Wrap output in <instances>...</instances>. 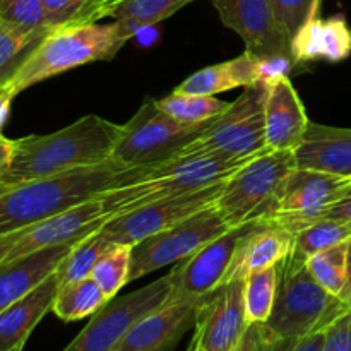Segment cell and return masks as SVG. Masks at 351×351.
Returning a JSON list of instances; mask_svg holds the SVG:
<instances>
[{
	"label": "cell",
	"instance_id": "cell-35",
	"mask_svg": "<svg viewBox=\"0 0 351 351\" xmlns=\"http://www.w3.org/2000/svg\"><path fill=\"white\" fill-rule=\"evenodd\" d=\"M351 55V27L343 14L321 21V60L339 64Z\"/></svg>",
	"mask_w": 351,
	"mask_h": 351
},
{
	"label": "cell",
	"instance_id": "cell-31",
	"mask_svg": "<svg viewBox=\"0 0 351 351\" xmlns=\"http://www.w3.org/2000/svg\"><path fill=\"white\" fill-rule=\"evenodd\" d=\"M45 34L27 33L0 23V88H5Z\"/></svg>",
	"mask_w": 351,
	"mask_h": 351
},
{
	"label": "cell",
	"instance_id": "cell-25",
	"mask_svg": "<svg viewBox=\"0 0 351 351\" xmlns=\"http://www.w3.org/2000/svg\"><path fill=\"white\" fill-rule=\"evenodd\" d=\"M119 0H43L48 31L57 27L95 24L112 17Z\"/></svg>",
	"mask_w": 351,
	"mask_h": 351
},
{
	"label": "cell",
	"instance_id": "cell-3",
	"mask_svg": "<svg viewBox=\"0 0 351 351\" xmlns=\"http://www.w3.org/2000/svg\"><path fill=\"white\" fill-rule=\"evenodd\" d=\"M132 38V27L120 21L50 29L27 55L5 88L17 96L38 82L81 65L112 60Z\"/></svg>",
	"mask_w": 351,
	"mask_h": 351
},
{
	"label": "cell",
	"instance_id": "cell-32",
	"mask_svg": "<svg viewBox=\"0 0 351 351\" xmlns=\"http://www.w3.org/2000/svg\"><path fill=\"white\" fill-rule=\"evenodd\" d=\"M130 261L132 245H112L95 264L91 278L112 300L119 291L130 283Z\"/></svg>",
	"mask_w": 351,
	"mask_h": 351
},
{
	"label": "cell",
	"instance_id": "cell-5",
	"mask_svg": "<svg viewBox=\"0 0 351 351\" xmlns=\"http://www.w3.org/2000/svg\"><path fill=\"white\" fill-rule=\"evenodd\" d=\"M348 305L328 293L312 278L305 266V257L291 252L281 263L280 288L276 304L263 328L264 338H300L326 331Z\"/></svg>",
	"mask_w": 351,
	"mask_h": 351
},
{
	"label": "cell",
	"instance_id": "cell-19",
	"mask_svg": "<svg viewBox=\"0 0 351 351\" xmlns=\"http://www.w3.org/2000/svg\"><path fill=\"white\" fill-rule=\"evenodd\" d=\"M295 247V235L273 219H259L250 226L232 261L226 281L245 278L254 271L283 263Z\"/></svg>",
	"mask_w": 351,
	"mask_h": 351
},
{
	"label": "cell",
	"instance_id": "cell-26",
	"mask_svg": "<svg viewBox=\"0 0 351 351\" xmlns=\"http://www.w3.org/2000/svg\"><path fill=\"white\" fill-rule=\"evenodd\" d=\"M281 264L254 271L243 278V305L249 324H264L276 304Z\"/></svg>",
	"mask_w": 351,
	"mask_h": 351
},
{
	"label": "cell",
	"instance_id": "cell-14",
	"mask_svg": "<svg viewBox=\"0 0 351 351\" xmlns=\"http://www.w3.org/2000/svg\"><path fill=\"white\" fill-rule=\"evenodd\" d=\"M351 189V177L295 168L285 182L273 221L297 235L305 226L326 218L335 202Z\"/></svg>",
	"mask_w": 351,
	"mask_h": 351
},
{
	"label": "cell",
	"instance_id": "cell-2",
	"mask_svg": "<svg viewBox=\"0 0 351 351\" xmlns=\"http://www.w3.org/2000/svg\"><path fill=\"white\" fill-rule=\"evenodd\" d=\"M120 132L119 123L86 115L57 132L16 139L12 165L0 187L105 163L112 160Z\"/></svg>",
	"mask_w": 351,
	"mask_h": 351
},
{
	"label": "cell",
	"instance_id": "cell-40",
	"mask_svg": "<svg viewBox=\"0 0 351 351\" xmlns=\"http://www.w3.org/2000/svg\"><path fill=\"white\" fill-rule=\"evenodd\" d=\"M326 218L338 219V221L346 223V225L351 226V189L338 202H335L329 208V211L326 213Z\"/></svg>",
	"mask_w": 351,
	"mask_h": 351
},
{
	"label": "cell",
	"instance_id": "cell-33",
	"mask_svg": "<svg viewBox=\"0 0 351 351\" xmlns=\"http://www.w3.org/2000/svg\"><path fill=\"white\" fill-rule=\"evenodd\" d=\"M351 240V226L338 219L322 218L314 221L312 225L305 226L304 230L295 235L293 250L304 256L305 259L314 254L328 250L339 243L350 242Z\"/></svg>",
	"mask_w": 351,
	"mask_h": 351
},
{
	"label": "cell",
	"instance_id": "cell-38",
	"mask_svg": "<svg viewBox=\"0 0 351 351\" xmlns=\"http://www.w3.org/2000/svg\"><path fill=\"white\" fill-rule=\"evenodd\" d=\"M324 335L326 331H319L300 338H264L263 351H321Z\"/></svg>",
	"mask_w": 351,
	"mask_h": 351
},
{
	"label": "cell",
	"instance_id": "cell-6",
	"mask_svg": "<svg viewBox=\"0 0 351 351\" xmlns=\"http://www.w3.org/2000/svg\"><path fill=\"white\" fill-rule=\"evenodd\" d=\"M295 168L293 151L266 149L226 180L215 206L230 226L271 219L285 182Z\"/></svg>",
	"mask_w": 351,
	"mask_h": 351
},
{
	"label": "cell",
	"instance_id": "cell-1",
	"mask_svg": "<svg viewBox=\"0 0 351 351\" xmlns=\"http://www.w3.org/2000/svg\"><path fill=\"white\" fill-rule=\"evenodd\" d=\"M153 168H129L112 158L95 167L0 187V237L143 180Z\"/></svg>",
	"mask_w": 351,
	"mask_h": 351
},
{
	"label": "cell",
	"instance_id": "cell-39",
	"mask_svg": "<svg viewBox=\"0 0 351 351\" xmlns=\"http://www.w3.org/2000/svg\"><path fill=\"white\" fill-rule=\"evenodd\" d=\"M263 343L264 336L261 324H249L242 339H240L233 351H263Z\"/></svg>",
	"mask_w": 351,
	"mask_h": 351
},
{
	"label": "cell",
	"instance_id": "cell-22",
	"mask_svg": "<svg viewBox=\"0 0 351 351\" xmlns=\"http://www.w3.org/2000/svg\"><path fill=\"white\" fill-rule=\"evenodd\" d=\"M81 242V240H79ZM77 242L51 247L21 259L0 264V312L29 293L57 271Z\"/></svg>",
	"mask_w": 351,
	"mask_h": 351
},
{
	"label": "cell",
	"instance_id": "cell-8",
	"mask_svg": "<svg viewBox=\"0 0 351 351\" xmlns=\"http://www.w3.org/2000/svg\"><path fill=\"white\" fill-rule=\"evenodd\" d=\"M267 88L269 82L243 88L242 95L209 122L194 143L189 144V149L209 151L239 161H249L264 153L267 149L264 119Z\"/></svg>",
	"mask_w": 351,
	"mask_h": 351
},
{
	"label": "cell",
	"instance_id": "cell-18",
	"mask_svg": "<svg viewBox=\"0 0 351 351\" xmlns=\"http://www.w3.org/2000/svg\"><path fill=\"white\" fill-rule=\"evenodd\" d=\"M266 146L273 151H295L311 123L300 95L290 77L269 82L264 106Z\"/></svg>",
	"mask_w": 351,
	"mask_h": 351
},
{
	"label": "cell",
	"instance_id": "cell-37",
	"mask_svg": "<svg viewBox=\"0 0 351 351\" xmlns=\"http://www.w3.org/2000/svg\"><path fill=\"white\" fill-rule=\"evenodd\" d=\"M321 351H351V307L326 328Z\"/></svg>",
	"mask_w": 351,
	"mask_h": 351
},
{
	"label": "cell",
	"instance_id": "cell-45",
	"mask_svg": "<svg viewBox=\"0 0 351 351\" xmlns=\"http://www.w3.org/2000/svg\"><path fill=\"white\" fill-rule=\"evenodd\" d=\"M12 351H23V348H17V350H12Z\"/></svg>",
	"mask_w": 351,
	"mask_h": 351
},
{
	"label": "cell",
	"instance_id": "cell-10",
	"mask_svg": "<svg viewBox=\"0 0 351 351\" xmlns=\"http://www.w3.org/2000/svg\"><path fill=\"white\" fill-rule=\"evenodd\" d=\"M170 291L171 276L168 273L139 290L122 297L117 295L101 311L91 315L88 326L62 351H115L141 317L167 304Z\"/></svg>",
	"mask_w": 351,
	"mask_h": 351
},
{
	"label": "cell",
	"instance_id": "cell-44",
	"mask_svg": "<svg viewBox=\"0 0 351 351\" xmlns=\"http://www.w3.org/2000/svg\"><path fill=\"white\" fill-rule=\"evenodd\" d=\"M341 300L351 307V240L348 243V259H346V288Z\"/></svg>",
	"mask_w": 351,
	"mask_h": 351
},
{
	"label": "cell",
	"instance_id": "cell-41",
	"mask_svg": "<svg viewBox=\"0 0 351 351\" xmlns=\"http://www.w3.org/2000/svg\"><path fill=\"white\" fill-rule=\"evenodd\" d=\"M14 149H16V141L7 139L0 134V182L7 175L10 165H12Z\"/></svg>",
	"mask_w": 351,
	"mask_h": 351
},
{
	"label": "cell",
	"instance_id": "cell-24",
	"mask_svg": "<svg viewBox=\"0 0 351 351\" xmlns=\"http://www.w3.org/2000/svg\"><path fill=\"white\" fill-rule=\"evenodd\" d=\"M110 298L91 276L58 288L51 312L64 322L81 321L101 311Z\"/></svg>",
	"mask_w": 351,
	"mask_h": 351
},
{
	"label": "cell",
	"instance_id": "cell-42",
	"mask_svg": "<svg viewBox=\"0 0 351 351\" xmlns=\"http://www.w3.org/2000/svg\"><path fill=\"white\" fill-rule=\"evenodd\" d=\"M134 38L139 41V45L149 48V47H153V45L158 41V38H160V31H158L156 24H149V26H141V27H137L136 33H134Z\"/></svg>",
	"mask_w": 351,
	"mask_h": 351
},
{
	"label": "cell",
	"instance_id": "cell-16",
	"mask_svg": "<svg viewBox=\"0 0 351 351\" xmlns=\"http://www.w3.org/2000/svg\"><path fill=\"white\" fill-rule=\"evenodd\" d=\"M213 5L221 23L242 38L249 53L291 55V40L281 27L271 0H213Z\"/></svg>",
	"mask_w": 351,
	"mask_h": 351
},
{
	"label": "cell",
	"instance_id": "cell-9",
	"mask_svg": "<svg viewBox=\"0 0 351 351\" xmlns=\"http://www.w3.org/2000/svg\"><path fill=\"white\" fill-rule=\"evenodd\" d=\"M232 228L215 204L195 213L171 228L132 245L130 281H136L168 264L180 263Z\"/></svg>",
	"mask_w": 351,
	"mask_h": 351
},
{
	"label": "cell",
	"instance_id": "cell-29",
	"mask_svg": "<svg viewBox=\"0 0 351 351\" xmlns=\"http://www.w3.org/2000/svg\"><path fill=\"white\" fill-rule=\"evenodd\" d=\"M192 2L195 0H119L112 17L136 33L137 27L161 23Z\"/></svg>",
	"mask_w": 351,
	"mask_h": 351
},
{
	"label": "cell",
	"instance_id": "cell-11",
	"mask_svg": "<svg viewBox=\"0 0 351 351\" xmlns=\"http://www.w3.org/2000/svg\"><path fill=\"white\" fill-rule=\"evenodd\" d=\"M226 180L191 194L160 199L123 215L112 216L103 223L99 232L113 245H136L147 237L171 228L195 213L215 204Z\"/></svg>",
	"mask_w": 351,
	"mask_h": 351
},
{
	"label": "cell",
	"instance_id": "cell-15",
	"mask_svg": "<svg viewBox=\"0 0 351 351\" xmlns=\"http://www.w3.org/2000/svg\"><path fill=\"white\" fill-rule=\"evenodd\" d=\"M247 328L243 278H235L199 302L187 351H233Z\"/></svg>",
	"mask_w": 351,
	"mask_h": 351
},
{
	"label": "cell",
	"instance_id": "cell-27",
	"mask_svg": "<svg viewBox=\"0 0 351 351\" xmlns=\"http://www.w3.org/2000/svg\"><path fill=\"white\" fill-rule=\"evenodd\" d=\"M156 101L167 115L185 125H206V123L213 122L216 117L221 115L230 105L216 96L184 95V93L177 91L156 99Z\"/></svg>",
	"mask_w": 351,
	"mask_h": 351
},
{
	"label": "cell",
	"instance_id": "cell-28",
	"mask_svg": "<svg viewBox=\"0 0 351 351\" xmlns=\"http://www.w3.org/2000/svg\"><path fill=\"white\" fill-rule=\"evenodd\" d=\"M112 245L113 243H110L101 235L99 230H96L91 235L84 237L81 242L75 243L74 249L65 256V259L62 261L60 266L55 271L60 287L72 283V281H79L91 276V271L95 267V264L98 263L99 257Z\"/></svg>",
	"mask_w": 351,
	"mask_h": 351
},
{
	"label": "cell",
	"instance_id": "cell-13",
	"mask_svg": "<svg viewBox=\"0 0 351 351\" xmlns=\"http://www.w3.org/2000/svg\"><path fill=\"white\" fill-rule=\"evenodd\" d=\"M256 221L245 225L232 226L206 243L202 249L192 254L187 259L180 261L173 269L171 276V291L167 302H195L199 304L208 295L218 290L226 280L232 261L237 249L250 226Z\"/></svg>",
	"mask_w": 351,
	"mask_h": 351
},
{
	"label": "cell",
	"instance_id": "cell-36",
	"mask_svg": "<svg viewBox=\"0 0 351 351\" xmlns=\"http://www.w3.org/2000/svg\"><path fill=\"white\" fill-rule=\"evenodd\" d=\"M271 2L281 27L291 40L312 14H319L322 0H271Z\"/></svg>",
	"mask_w": 351,
	"mask_h": 351
},
{
	"label": "cell",
	"instance_id": "cell-23",
	"mask_svg": "<svg viewBox=\"0 0 351 351\" xmlns=\"http://www.w3.org/2000/svg\"><path fill=\"white\" fill-rule=\"evenodd\" d=\"M257 82H261L259 72H257V55L245 50L232 60L209 65L194 72L173 91L184 93V95L216 96L230 89L249 88Z\"/></svg>",
	"mask_w": 351,
	"mask_h": 351
},
{
	"label": "cell",
	"instance_id": "cell-34",
	"mask_svg": "<svg viewBox=\"0 0 351 351\" xmlns=\"http://www.w3.org/2000/svg\"><path fill=\"white\" fill-rule=\"evenodd\" d=\"M0 23L27 33H48L43 0H0Z\"/></svg>",
	"mask_w": 351,
	"mask_h": 351
},
{
	"label": "cell",
	"instance_id": "cell-17",
	"mask_svg": "<svg viewBox=\"0 0 351 351\" xmlns=\"http://www.w3.org/2000/svg\"><path fill=\"white\" fill-rule=\"evenodd\" d=\"M195 302H167L141 317L115 351H175L195 324Z\"/></svg>",
	"mask_w": 351,
	"mask_h": 351
},
{
	"label": "cell",
	"instance_id": "cell-20",
	"mask_svg": "<svg viewBox=\"0 0 351 351\" xmlns=\"http://www.w3.org/2000/svg\"><path fill=\"white\" fill-rule=\"evenodd\" d=\"M293 156L297 168L351 177V129L311 122Z\"/></svg>",
	"mask_w": 351,
	"mask_h": 351
},
{
	"label": "cell",
	"instance_id": "cell-12",
	"mask_svg": "<svg viewBox=\"0 0 351 351\" xmlns=\"http://www.w3.org/2000/svg\"><path fill=\"white\" fill-rule=\"evenodd\" d=\"M108 219L101 199H93L69 211L0 237V264L21 259L51 247L79 242Z\"/></svg>",
	"mask_w": 351,
	"mask_h": 351
},
{
	"label": "cell",
	"instance_id": "cell-4",
	"mask_svg": "<svg viewBox=\"0 0 351 351\" xmlns=\"http://www.w3.org/2000/svg\"><path fill=\"white\" fill-rule=\"evenodd\" d=\"M247 161L230 160L209 151L184 149L178 156L156 165L146 178L99 195L108 218L123 215L160 199L191 194L232 177Z\"/></svg>",
	"mask_w": 351,
	"mask_h": 351
},
{
	"label": "cell",
	"instance_id": "cell-43",
	"mask_svg": "<svg viewBox=\"0 0 351 351\" xmlns=\"http://www.w3.org/2000/svg\"><path fill=\"white\" fill-rule=\"evenodd\" d=\"M16 96L9 91L7 88H0V134H2L3 125L9 120L10 115V106H12V99Z\"/></svg>",
	"mask_w": 351,
	"mask_h": 351
},
{
	"label": "cell",
	"instance_id": "cell-21",
	"mask_svg": "<svg viewBox=\"0 0 351 351\" xmlns=\"http://www.w3.org/2000/svg\"><path fill=\"white\" fill-rule=\"evenodd\" d=\"M58 288V276L53 273L29 293L0 312V351L24 348L33 329L53 307Z\"/></svg>",
	"mask_w": 351,
	"mask_h": 351
},
{
	"label": "cell",
	"instance_id": "cell-30",
	"mask_svg": "<svg viewBox=\"0 0 351 351\" xmlns=\"http://www.w3.org/2000/svg\"><path fill=\"white\" fill-rule=\"evenodd\" d=\"M348 243H339L328 250L314 254L305 259L308 273L328 293L335 295L339 300L346 288V259H348Z\"/></svg>",
	"mask_w": 351,
	"mask_h": 351
},
{
	"label": "cell",
	"instance_id": "cell-7",
	"mask_svg": "<svg viewBox=\"0 0 351 351\" xmlns=\"http://www.w3.org/2000/svg\"><path fill=\"white\" fill-rule=\"evenodd\" d=\"M206 125L177 122L158 106L156 99L147 98L122 125L112 158L129 168L156 167L178 156L201 136Z\"/></svg>",
	"mask_w": 351,
	"mask_h": 351
}]
</instances>
